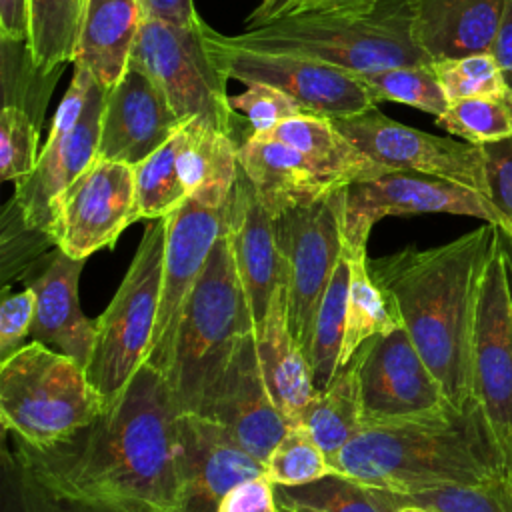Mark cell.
<instances>
[{"mask_svg": "<svg viewBox=\"0 0 512 512\" xmlns=\"http://www.w3.org/2000/svg\"><path fill=\"white\" fill-rule=\"evenodd\" d=\"M162 372L142 364L122 394L50 446L14 440V456L52 494L122 512H176V418Z\"/></svg>", "mask_w": 512, "mask_h": 512, "instance_id": "cell-1", "label": "cell"}, {"mask_svg": "<svg viewBox=\"0 0 512 512\" xmlns=\"http://www.w3.org/2000/svg\"><path fill=\"white\" fill-rule=\"evenodd\" d=\"M494 232L486 222L434 248L368 258L372 278L456 410L472 402L474 318Z\"/></svg>", "mask_w": 512, "mask_h": 512, "instance_id": "cell-2", "label": "cell"}, {"mask_svg": "<svg viewBox=\"0 0 512 512\" xmlns=\"http://www.w3.org/2000/svg\"><path fill=\"white\" fill-rule=\"evenodd\" d=\"M334 470L396 494L472 486L510 474L474 400L464 410L364 426L338 454Z\"/></svg>", "mask_w": 512, "mask_h": 512, "instance_id": "cell-3", "label": "cell"}, {"mask_svg": "<svg viewBox=\"0 0 512 512\" xmlns=\"http://www.w3.org/2000/svg\"><path fill=\"white\" fill-rule=\"evenodd\" d=\"M232 44L322 60L352 74L430 64L412 32V0H382L366 12H308L226 36Z\"/></svg>", "mask_w": 512, "mask_h": 512, "instance_id": "cell-4", "label": "cell"}, {"mask_svg": "<svg viewBox=\"0 0 512 512\" xmlns=\"http://www.w3.org/2000/svg\"><path fill=\"white\" fill-rule=\"evenodd\" d=\"M254 330L226 230L216 240L176 328L166 380L180 412H198L240 340Z\"/></svg>", "mask_w": 512, "mask_h": 512, "instance_id": "cell-5", "label": "cell"}, {"mask_svg": "<svg viewBox=\"0 0 512 512\" xmlns=\"http://www.w3.org/2000/svg\"><path fill=\"white\" fill-rule=\"evenodd\" d=\"M102 410L86 368L68 354L30 340L0 360V420L18 442L50 446Z\"/></svg>", "mask_w": 512, "mask_h": 512, "instance_id": "cell-6", "label": "cell"}, {"mask_svg": "<svg viewBox=\"0 0 512 512\" xmlns=\"http://www.w3.org/2000/svg\"><path fill=\"white\" fill-rule=\"evenodd\" d=\"M204 26L206 22L178 26L162 20H142L128 66L154 80L182 124L200 120L242 146L252 136V128L246 116H240L230 104L228 78L210 58Z\"/></svg>", "mask_w": 512, "mask_h": 512, "instance_id": "cell-7", "label": "cell"}, {"mask_svg": "<svg viewBox=\"0 0 512 512\" xmlns=\"http://www.w3.org/2000/svg\"><path fill=\"white\" fill-rule=\"evenodd\" d=\"M166 246V218L150 220L136 254L112 296L96 318V338L88 378L110 406L146 362L156 326Z\"/></svg>", "mask_w": 512, "mask_h": 512, "instance_id": "cell-8", "label": "cell"}, {"mask_svg": "<svg viewBox=\"0 0 512 512\" xmlns=\"http://www.w3.org/2000/svg\"><path fill=\"white\" fill-rule=\"evenodd\" d=\"M344 188L274 216L290 332L308 356L314 316L344 252Z\"/></svg>", "mask_w": 512, "mask_h": 512, "instance_id": "cell-9", "label": "cell"}, {"mask_svg": "<svg viewBox=\"0 0 512 512\" xmlns=\"http://www.w3.org/2000/svg\"><path fill=\"white\" fill-rule=\"evenodd\" d=\"M204 38L210 58L226 78L274 86L292 96L312 116L346 118L378 104L356 74L334 64L296 54L244 48L214 32L208 24L204 26Z\"/></svg>", "mask_w": 512, "mask_h": 512, "instance_id": "cell-10", "label": "cell"}, {"mask_svg": "<svg viewBox=\"0 0 512 512\" xmlns=\"http://www.w3.org/2000/svg\"><path fill=\"white\" fill-rule=\"evenodd\" d=\"M472 400L484 412L512 472V278L504 230L498 226L478 290Z\"/></svg>", "mask_w": 512, "mask_h": 512, "instance_id": "cell-11", "label": "cell"}, {"mask_svg": "<svg viewBox=\"0 0 512 512\" xmlns=\"http://www.w3.org/2000/svg\"><path fill=\"white\" fill-rule=\"evenodd\" d=\"M410 214H458L480 218L508 232L506 220L482 192L420 172L388 170L376 178L346 186L342 234L344 250L366 252L368 236L386 216Z\"/></svg>", "mask_w": 512, "mask_h": 512, "instance_id": "cell-12", "label": "cell"}, {"mask_svg": "<svg viewBox=\"0 0 512 512\" xmlns=\"http://www.w3.org/2000/svg\"><path fill=\"white\" fill-rule=\"evenodd\" d=\"M332 122L362 154L386 170L446 178L488 196L480 144L410 128L384 116L378 108Z\"/></svg>", "mask_w": 512, "mask_h": 512, "instance_id": "cell-13", "label": "cell"}, {"mask_svg": "<svg viewBox=\"0 0 512 512\" xmlns=\"http://www.w3.org/2000/svg\"><path fill=\"white\" fill-rule=\"evenodd\" d=\"M232 200V196H230ZM230 200L210 204L188 196L166 218L160 304L146 364L166 376L184 304L198 282L216 240L228 230Z\"/></svg>", "mask_w": 512, "mask_h": 512, "instance_id": "cell-14", "label": "cell"}, {"mask_svg": "<svg viewBox=\"0 0 512 512\" xmlns=\"http://www.w3.org/2000/svg\"><path fill=\"white\" fill-rule=\"evenodd\" d=\"M356 354L364 426L426 418L454 408L404 326L366 340Z\"/></svg>", "mask_w": 512, "mask_h": 512, "instance_id": "cell-15", "label": "cell"}, {"mask_svg": "<svg viewBox=\"0 0 512 512\" xmlns=\"http://www.w3.org/2000/svg\"><path fill=\"white\" fill-rule=\"evenodd\" d=\"M134 204V166L96 158L60 200L54 224L58 248L86 260L114 246L134 222Z\"/></svg>", "mask_w": 512, "mask_h": 512, "instance_id": "cell-16", "label": "cell"}, {"mask_svg": "<svg viewBox=\"0 0 512 512\" xmlns=\"http://www.w3.org/2000/svg\"><path fill=\"white\" fill-rule=\"evenodd\" d=\"M196 414L220 424L248 454L264 462L290 424L272 400L256 350V330L246 334L206 392Z\"/></svg>", "mask_w": 512, "mask_h": 512, "instance_id": "cell-17", "label": "cell"}, {"mask_svg": "<svg viewBox=\"0 0 512 512\" xmlns=\"http://www.w3.org/2000/svg\"><path fill=\"white\" fill-rule=\"evenodd\" d=\"M176 472V512H218L232 486L266 474L264 462L220 424L196 412H180L176 418Z\"/></svg>", "mask_w": 512, "mask_h": 512, "instance_id": "cell-18", "label": "cell"}, {"mask_svg": "<svg viewBox=\"0 0 512 512\" xmlns=\"http://www.w3.org/2000/svg\"><path fill=\"white\" fill-rule=\"evenodd\" d=\"M104 98L106 88L96 80L80 120L66 132H48L34 170L14 184L12 200L30 226L54 234L62 196L96 162Z\"/></svg>", "mask_w": 512, "mask_h": 512, "instance_id": "cell-19", "label": "cell"}, {"mask_svg": "<svg viewBox=\"0 0 512 512\" xmlns=\"http://www.w3.org/2000/svg\"><path fill=\"white\" fill-rule=\"evenodd\" d=\"M182 126L154 80L128 66L124 76L106 90L98 158L136 166L164 146Z\"/></svg>", "mask_w": 512, "mask_h": 512, "instance_id": "cell-20", "label": "cell"}, {"mask_svg": "<svg viewBox=\"0 0 512 512\" xmlns=\"http://www.w3.org/2000/svg\"><path fill=\"white\" fill-rule=\"evenodd\" d=\"M84 262V258H72L62 248H54L22 284L36 294L30 338L72 356L88 368L96 338V320H90L78 302V282Z\"/></svg>", "mask_w": 512, "mask_h": 512, "instance_id": "cell-21", "label": "cell"}, {"mask_svg": "<svg viewBox=\"0 0 512 512\" xmlns=\"http://www.w3.org/2000/svg\"><path fill=\"white\" fill-rule=\"evenodd\" d=\"M228 236L236 270L258 326L268 312L274 290L282 284V258L274 216L242 170L230 200Z\"/></svg>", "mask_w": 512, "mask_h": 512, "instance_id": "cell-22", "label": "cell"}, {"mask_svg": "<svg viewBox=\"0 0 512 512\" xmlns=\"http://www.w3.org/2000/svg\"><path fill=\"white\" fill-rule=\"evenodd\" d=\"M506 0H412V32L432 62L492 50Z\"/></svg>", "mask_w": 512, "mask_h": 512, "instance_id": "cell-23", "label": "cell"}, {"mask_svg": "<svg viewBox=\"0 0 512 512\" xmlns=\"http://www.w3.org/2000/svg\"><path fill=\"white\" fill-rule=\"evenodd\" d=\"M238 164L272 216L344 188L302 152L274 138L250 136L238 148Z\"/></svg>", "mask_w": 512, "mask_h": 512, "instance_id": "cell-24", "label": "cell"}, {"mask_svg": "<svg viewBox=\"0 0 512 512\" xmlns=\"http://www.w3.org/2000/svg\"><path fill=\"white\" fill-rule=\"evenodd\" d=\"M256 350L274 404L290 426L298 424L302 410L316 394V386L310 360L290 332L282 284L274 290L268 312L256 326Z\"/></svg>", "mask_w": 512, "mask_h": 512, "instance_id": "cell-25", "label": "cell"}, {"mask_svg": "<svg viewBox=\"0 0 512 512\" xmlns=\"http://www.w3.org/2000/svg\"><path fill=\"white\" fill-rule=\"evenodd\" d=\"M142 20L138 0H84L72 64L112 88L128 68Z\"/></svg>", "mask_w": 512, "mask_h": 512, "instance_id": "cell-26", "label": "cell"}, {"mask_svg": "<svg viewBox=\"0 0 512 512\" xmlns=\"http://www.w3.org/2000/svg\"><path fill=\"white\" fill-rule=\"evenodd\" d=\"M262 138L280 140L298 152H302L320 172L332 178L340 186H348L358 180L376 178L386 168L378 166L366 154H362L336 126L324 116H298L290 118Z\"/></svg>", "mask_w": 512, "mask_h": 512, "instance_id": "cell-27", "label": "cell"}, {"mask_svg": "<svg viewBox=\"0 0 512 512\" xmlns=\"http://www.w3.org/2000/svg\"><path fill=\"white\" fill-rule=\"evenodd\" d=\"M238 148L234 138L200 120L184 124L178 168L188 196L226 204L240 172Z\"/></svg>", "mask_w": 512, "mask_h": 512, "instance_id": "cell-28", "label": "cell"}, {"mask_svg": "<svg viewBox=\"0 0 512 512\" xmlns=\"http://www.w3.org/2000/svg\"><path fill=\"white\" fill-rule=\"evenodd\" d=\"M358 364V354H354L346 366H340L332 382L324 390H316L298 420L324 450L332 466L338 454L364 428Z\"/></svg>", "mask_w": 512, "mask_h": 512, "instance_id": "cell-29", "label": "cell"}, {"mask_svg": "<svg viewBox=\"0 0 512 512\" xmlns=\"http://www.w3.org/2000/svg\"><path fill=\"white\" fill-rule=\"evenodd\" d=\"M344 254L350 262V282L340 366H346L366 340L402 326L392 300L370 274L368 254H352L348 250Z\"/></svg>", "mask_w": 512, "mask_h": 512, "instance_id": "cell-30", "label": "cell"}, {"mask_svg": "<svg viewBox=\"0 0 512 512\" xmlns=\"http://www.w3.org/2000/svg\"><path fill=\"white\" fill-rule=\"evenodd\" d=\"M276 500L316 512H398L400 494L344 474H328L300 486H276Z\"/></svg>", "mask_w": 512, "mask_h": 512, "instance_id": "cell-31", "label": "cell"}, {"mask_svg": "<svg viewBox=\"0 0 512 512\" xmlns=\"http://www.w3.org/2000/svg\"><path fill=\"white\" fill-rule=\"evenodd\" d=\"M350 282V262L342 252L330 284L314 316L308 360L316 390H324L340 368V354L346 328V300Z\"/></svg>", "mask_w": 512, "mask_h": 512, "instance_id": "cell-32", "label": "cell"}, {"mask_svg": "<svg viewBox=\"0 0 512 512\" xmlns=\"http://www.w3.org/2000/svg\"><path fill=\"white\" fill-rule=\"evenodd\" d=\"M184 144V126L154 154L134 166V222L172 214L188 198L180 178L178 158Z\"/></svg>", "mask_w": 512, "mask_h": 512, "instance_id": "cell-33", "label": "cell"}, {"mask_svg": "<svg viewBox=\"0 0 512 512\" xmlns=\"http://www.w3.org/2000/svg\"><path fill=\"white\" fill-rule=\"evenodd\" d=\"M84 0H30V54L42 72L72 62Z\"/></svg>", "mask_w": 512, "mask_h": 512, "instance_id": "cell-34", "label": "cell"}, {"mask_svg": "<svg viewBox=\"0 0 512 512\" xmlns=\"http://www.w3.org/2000/svg\"><path fill=\"white\" fill-rule=\"evenodd\" d=\"M378 102L414 106L434 118L448 110V96L438 80L434 64H402L358 74Z\"/></svg>", "mask_w": 512, "mask_h": 512, "instance_id": "cell-35", "label": "cell"}, {"mask_svg": "<svg viewBox=\"0 0 512 512\" xmlns=\"http://www.w3.org/2000/svg\"><path fill=\"white\" fill-rule=\"evenodd\" d=\"M436 124L472 144L512 136V90L450 102Z\"/></svg>", "mask_w": 512, "mask_h": 512, "instance_id": "cell-36", "label": "cell"}, {"mask_svg": "<svg viewBox=\"0 0 512 512\" xmlns=\"http://www.w3.org/2000/svg\"><path fill=\"white\" fill-rule=\"evenodd\" d=\"M54 248H58L54 234L30 226L10 198L0 218V272L4 286L14 280L22 282Z\"/></svg>", "mask_w": 512, "mask_h": 512, "instance_id": "cell-37", "label": "cell"}, {"mask_svg": "<svg viewBox=\"0 0 512 512\" xmlns=\"http://www.w3.org/2000/svg\"><path fill=\"white\" fill-rule=\"evenodd\" d=\"M264 472L274 486H300L336 474L324 450L310 432L294 424L264 460Z\"/></svg>", "mask_w": 512, "mask_h": 512, "instance_id": "cell-38", "label": "cell"}, {"mask_svg": "<svg viewBox=\"0 0 512 512\" xmlns=\"http://www.w3.org/2000/svg\"><path fill=\"white\" fill-rule=\"evenodd\" d=\"M402 504H416L430 512H512V476L472 486H444L436 490L400 494Z\"/></svg>", "mask_w": 512, "mask_h": 512, "instance_id": "cell-39", "label": "cell"}, {"mask_svg": "<svg viewBox=\"0 0 512 512\" xmlns=\"http://www.w3.org/2000/svg\"><path fill=\"white\" fill-rule=\"evenodd\" d=\"M40 124L16 104H4L0 112V178L24 180L36 166Z\"/></svg>", "mask_w": 512, "mask_h": 512, "instance_id": "cell-40", "label": "cell"}, {"mask_svg": "<svg viewBox=\"0 0 512 512\" xmlns=\"http://www.w3.org/2000/svg\"><path fill=\"white\" fill-rule=\"evenodd\" d=\"M432 64L448 96V102L472 96H492L510 90L490 52L440 60Z\"/></svg>", "mask_w": 512, "mask_h": 512, "instance_id": "cell-41", "label": "cell"}, {"mask_svg": "<svg viewBox=\"0 0 512 512\" xmlns=\"http://www.w3.org/2000/svg\"><path fill=\"white\" fill-rule=\"evenodd\" d=\"M2 512H70L64 498L42 486L10 452L2 450Z\"/></svg>", "mask_w": 512, "mask_h": 512, "instance_id": "cell-42", "label": "cell"}, {"mask_svg": "<svg viewBox=\"0 0 512 512\" xmlns=\"http://www.w3.org/2000/svg\"><path fill=\"white\" fill-rule=\"evenodd\" d=\"M230 104L234 110L246 116L252 136L266 134L290 118L310 114L292 96L262 82L246 84L242 94L230 96Z\"/></svg>", "mask_w": 512, "mask_h": 512, "instance_id": "cell-43", "label": "cell"}, {"mask_svg": "<svg viewBox=\"0 0 512 512\" xmlns=\"http://www.w3.org/2000/svg\"><path fill=\"white\" fill-rule=\"evenodd\" d=\"M484 154V170L488 198L508 224L512 236V136L480 144Z\"/></svg>", "mask_w": 512, "mask_h": 512, "instance_id": "cell-44", "label": "cell"}, {"mask_svg": "<svg viewBox=\"0 0 512 512\" xmlns=\"http://www.w3.org/2000/svg\"><path fill=\"white\" fill-rule=\"evenodd\" d=\"M36 312V294L24 286L20 292H10V286L2 288L0 304V360L8 358L20 346H24L26 336Z\"/></svg>", "mask_w": 512, "mask_h": 512, "instance_id": "cell-45", "label": "cell"}, {"mask_svg": "<svg viewBox=\"0 0 512 512\" xmlns=\"http://www.w3.org/2000/svg\"><path fill=\"white\" fill-rule=\"evenodd\" d=\"M218 512H278L276 486L266 474L248 478L226 492Z\"/></svg>", "mask_w": 512, "mask_h": 512, "instance_id": "cell-46", "label": "cell"}, {"mask_svg": "<svg viewBox=\"0 0 512 512\" xmlns=\"http://www.w3.org/2000/svg\"><path fill=\"white\" fill-rule=\"evenodd\" d=\"M144 20H162L178 26H196L200 16L194 0H138Z\"/></svg>", "mask_w": 512, "mask_h": 512, "instance_id": "cell-47", "label": "cell"}, {"mask_svg": "<svg viewBox=\"0 0 512 512\" xmlns=\"http://www.w3.org/2000/svg\"><path fill=\"white\" fill-rule=\"evenodd\" d=\"M2 40H30V0H0Z\"/></svg>", "mask_w": 512, "mask_h": 512, "instance_id": "cell-48", "label": "cell"}, {"mask_svg": "<svg viewBox=\"0 0 512 512\" xmlns=\"http://www.w3.org/2000/svg\"><path fill=\"white\" fill-rule=\"evenodd\" d=\"M490 54L494 56L506 86L512 90V0H506V8Z\"/></svg>", "mask_w": 512, "mask_h": 512, "instance_id": "cell-49", "label": "cell"}, {"mask_svg": "<svg viewBox=\"0 0 512 512\" xmlns=\"http://www.w3.org/2000/svg\"><path fill=\"white\" fill-rule=\"evenodd\" d=\"M380 2L382 0H300L290 16L308 12H366Z\"/></svg>", "mask_w": 512, "mask_h": 512, "instance_id": "cell-50", "label": "cell"}, {"mask_svg": "<svg viewBox=\"0 0 512 512\" xmlns=\"http://www.w3.org/2000/svg\"><path fill=\"white\" fill-rule=\"evenodd\" d=\"M298 4L300 0H260L256 10L246 18V30L288 18Z\"/></svg>", "mask_w": 512, "mask_h": 512, "instance_id": "cell-51", "label": "cell"}, {"mask_svg": "<svg viewBox=\"0 0 512 512\" xmlns=\"http://www.w3.org/2000/svg\"><path fill=\"white\" fill-rule=\"evenodd\" d=\"M70 512H122V510H116L112 506H104V504H90V502H78V500H68L64 498Z\"/></svg>", "mask_w": 512, "mask_h": 512, "instance_id": "cell-52", "label": "cell"}, {"mask_svg": "<svg viewBox=\"0 0 512 512\" xmlns=\"http://www.w3.org/2000/svg\"><path fill=\"white\" fill-rule=\"evenodd\" d=\"M278 512H316V510L306 508V506H296V504H290V502H282V500H278Z\"/></svg>", "mask_w": 512, "mask_h": 512, "instance_id": "cell-53", "label": "cell"}, {"mask_svg": "<svg viewBox=\"0 0 512 512\" xmlns=\"http://www.w3.org/2000/svg\"><path fill=\"white\" fill-rule=\"evenodd\" d=\"M398 512H430V510H426L422 506H416V504H404Z\"/></svg>", "mask_w": 512, "mask_h": 512, "instance_id": "cell-54", "label": "cell"}, {"mask_svg": "<svg viewBox=\"0 0 512 512\" xmlns=\"http://www.w3.org/2000/svg\"><path fill=\"white\" fill-rule=\"evenodd\" d=\"M510 278H512V272H510Z\"/></svg>", "mask_w": 512, "mask_h": 512, "instance_id": "cell-55", "label": "cell"}, {"mask_svg": "<svg viewBox=\"0 0 512 512\" xmlns=\"http://www.w3.org/2000/svg\"><path fill=\"white\" fill-rule=\"evenodd\" d=\"M510 476H512V472H510Z\"/></svg>", "mask_w": 512, "mask_h": 512, "instance_id": "cell-56", "label": "cell"}]
</instances>
